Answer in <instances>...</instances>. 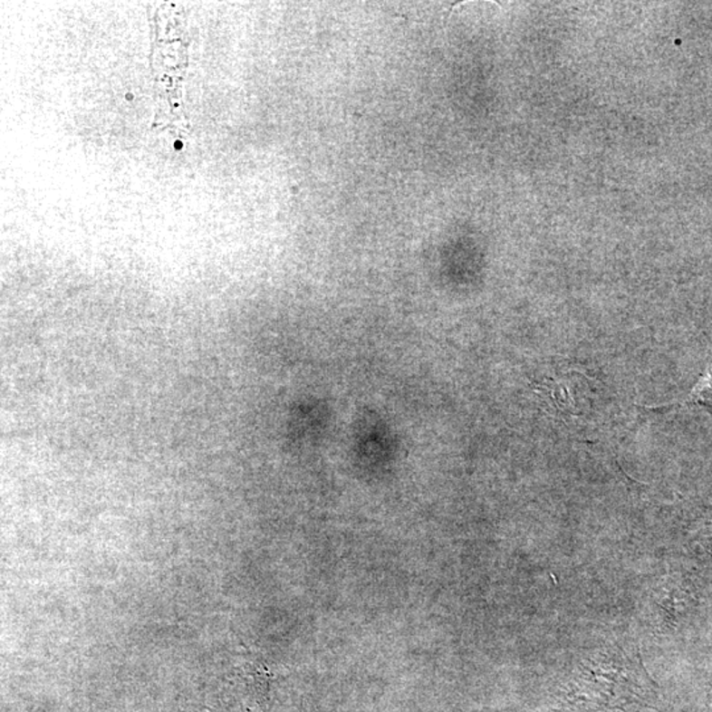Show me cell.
<instances>
[{"instance_id": "6da1fadb", "label": "cell", "mask_w": 712, "mask_h": 712, "mask_svg": "<svg viewBox=\"0 0 712 712\" xmlns=\"http://www.w3.org/2000/svg\"><path fill=\"white\" fill-rule=\"evenodd\" d=\"M656 685L641 661L623 648L599 649L579 659L561 682L558 706L566 712L656 707Z\"/></svg>"}, {"instance_id": "7a4b0ae2", "label": "cell", "mask_w": 712, "mask_h": 712, "mask_svg": "<svg viewBox=\"0 0 712 712\" xmlns=\"http://www.w3.org/2000/svg\"><path fill=\"white\" fill-rule=\"evenodd\" d=\"M702 405L708 412L712 413V363L703 378L698 381L691 395L688 396V404Z\"/></svg>"}, {"instance_id": "3957f363", "label": "cell", "mask_w": 712, "mask_h": 712, "mask_svg": "<svg viewBox=\"0 0 712 712\" xmlns=\"http://www.w3.org/2000/svg\"><path fill=\"white\" fill-rule=\"evenodd\" d=\"M175 147H176V149H182L181 141H179V140L176 141V146Z\"/></svg>"}, {"instance_id": "277c9868", "label": "cell", "mask_w": 712, "mask_h": 712, "mask_svg": "<svg viewBox=\"0 0 712 712\" xmlns=\"http://www.w3.org/2000/svg\"><path fill=\"white\" fill-rule=\"evenodd\" d=\"M126 98L129 101L134 100V94H131V92H129V94L126 95Z\"/></svg>"}]
</instances>
